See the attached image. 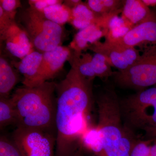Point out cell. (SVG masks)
Segmentation results:
<instances>
[{"mask_svg": "<svg viewBox=\"0 0 156 156\" xmlns=\"http://www.w3.org/2000/svg\"><path fill=\"white\" fill-rule=\"evenodd\" d=\"M56 83L55 156H74L80 136L91 126L89 117L93 101V80L81 74L75 65Z\"/></svg>", "mask_w": 156, "mask_h": 156, "instance_id": "1", "label": "cell"}, {"mask_svg": "<svg viewBox=\"0 0 156 156\" xmlns=\"http://www.w3.org/2000/svg\"><path fill=\"white\" fill-rule=\"evenodd\" d=\"M99 143L95 156H130L136 139L133 130L124 122L120 100L114 89H105L97 100Z\"/></svg>", "mask_w": 156, "mask_h": 156, "instance_id": "2", "label": "cell"}, {"mask_svg": "<svg viewBox=\"0 0 156 156\" xmlns=\"http://www.w3.org/2000/svg\"><path fill=\"white\" fill-rule=\"evenodd\" d=\"M56 83L45 82L39 86H23L11 97L17 115V127L37 128L56 134Z\"/></svg>", "mask_w": 156, "mask_h": 156, "instance_id": "3", "label": "cell"}, {"mask_svg": "<svg viewBox=\"0 0 156 156\" xmlns=\"http://www.w3.org/2000/svg\"><path fill=\"white\" fill-rule=\"evenodd\" d=\"M15 21L25 32L34 48L42 53L62 46L68 36L64 25L50 21L30 6L20 9Z\"/></svg>", "mask_w": 156, "mask_h": 156, "instance_id": "4", "label": "cell"}, {"mask_svg": "<svg viewBox=\"0 0 156 156\" xmlns=\"http://www.w3.org/2000/svg\"><path fill=\"white\" fill-rule=\"evenodd\" d=\"M125 124L134 131L156 128V86L120 100Z\"/></svg>", "mask_w": 156, "mask_h": 156, "instance_id": "5", "label": "cell"}, {"mask_svg": "<svg viewBox=\"0 0 156 156\" xmlns=\"http://www.w3.org/2000/svg\"><path fill=\"white\" fill-rule=\"evenodd\" d=\"M115 83L137 92L156 86V50L142 53L141 58L128 69L115 72Z\"/></svg>", "mask_w": 156, "mask_h": 156, "instance_id": "6", "label": "cell"}, {"mask_svg": "<svg viewBox=\"0 0 156 156\" xmlns=\"http://www.w3.org/2000/svg\"><path fill=\"white\" fill-rule=\"evenodd\" d=\"M11 139L22 156H55L56 134L37 128H16Z\"/></svg>", "mask_w": 156, "mask_h": 156, "instance_id": "7", "label": "cell"}, {"mask_svg": "<svg viewBox=\"0 0 156 156\" xmlns=\"http://www.w3.org/2000/svg\"><path fill=\"white\" fill-rule=\"evenodd\" d=\"M108 41L135 48L142 53L156 50V12L152 11L145 20L134 26L124 36Z\"/></svg>", "mask_w": 156, "mask_h": 156, "instance_id": "8", "label": "cell"}, {"mask_svg": "<svg viewBox=\"0 0 156 156\" xmlns=\"http://www.w3.org/2000/svg\"><path fill=\"white\" fill-rule=\"evenodd\" d=\"M88 49L105 56L112 67L117 69L118 71L128 69L137 62L142 55L135 48L125 47L107 40L95 42Z\"/></svg>", "mask_w": 156, "mask_h": 156, "instance_id": "9", "label": "cell"}, {"mask_svg": "<svg viewBox=\"0 0 156 156\" xmlns=\"http://www.w3.org/2000/svg\"><path fill=\"white\" fill-rule=\"evenodd\" d=\"M72 52L69 47L61 46L43 53L41 62L30 87H37L54 77L68 61Z\"/></svg>", "mask_w": 156, "mask_h": 156, "instance_id": "10", "label": "cell"}, {"mask_svg": "<svg viewBox=\"0 0 156 156\" xmlns=\"http://www.w3.org/2000/svg\"><path fill=\"white\" fill-rule=\"evenodd\" d=\"M1 41L5 44L8 53L14 57L22 59L34 51L32 44L25 31L15 20L0 29Z\"/></svg>", "mask_w": 156, "mask_h": 156, "instance_id": "11", "label": "cell"}, {"mask_svg": "<svg viewBox=\"0 0 156 156\" xmlns=\"http://www.w3.org/2000/svg\"><path fill=\"white\" fill-rule=\"evenodd\" d=\"M112 16L101 17L97 23L89 26L78 31L71 42L69 48L75 53H83V50L98 41L108 32V24Z\"/></svg>", "mask_w": 156, "mask_h": 156, "instance_id": "12", "label": "cell"}, {"mask_svg": "<svg viewBox=\"0 0 156 156\" xmlns=\"http://www.w3.org/2000/svg\"><path fill=\"white\" fill-rule=\"evenodd\" d=\"M43 53L37 50L31 52L19 62L12 61L14 68L23 76V86L30 87L38 71Z\"/></svg>", "mask_w": 156, "mask_h": 156, "instance_id": "13", "label": "cell"}, {"mask_svg": "<svg viewBox=\"0 0 156 156\" xmlns=\"http://www.w3.org/2000/svg\"><path fill=\"white\" fill-rule=\"evenodd\" d=\"M151 12L142 0H124L121 17L134 27L145 20Z\"/></svg>", "mask_w": 156, "mask_h": 156, "instance_id": "14", "label": "cell"}, {"mask_svg": "<svg viewBox=\"0 0 156 156\" xmlns=\"http://www.w3.org/2000/svg\"><path fill=\"white\" fill-rule=\"evenodd\" d=\"M19 80L18 74L11 62L1 53L0 56V98H8Z\"/></svg>", "mask_w": 156, "mask_h": 156, "instance_id": "15", "label": "cell"}, {"mask_svg": "<svg viewBox=\"0 0 156 156\" xmlns=\"http://www.w3.org/2000/svg\"><path fill=\"white\" fill-rule=\"evenodd\" d=\"M100 17L89 9L86 2H82L72 9L71 19L69 23L80 30L97 23Z\"/></svg>", "mask_w": 156, "mask_h": 156, "instance_id": "16", "label": "cell"}, {"mask_svg": "<svg viewBox=\"0 0 156 156\" xmlns=\"http://www.w3.org/2000/svg\"><path fill=\"white\" fill-rule=\"evenodd\" d=\"M64 1L49 6L40 11L47 19L61 25L70 23L72 17V9L63 4Z\"/></svg>", "mask_w": 156, "mask_h": 156, "instance_id": "17", "label": "cell"}, {"mask_svg": "<svg viewBox=\"0 0 156 156\" xmlns=\"http://www.w3.org/2000/svg\"><path fill=\"white\" fill-rule=\"evenodd\" d=\"M92 55L89 53H77L72 50L68 61L70 64L75 65L79 72L84 77L94 80L95 77L92 65Z\"/></svg>", "mask_w": 156, "mask_h": 156, "instance_id": "18", "label": "cell"}, {"mask_svg": "<svg viewBox=\"0 0 156 156\" xmlns=\"http://www.w3.org/2000/svg\"><path fill=\"white\" fill-rule=\"evenodd\" d=\"M17 113L11 98H0L1 129L11 125L17 127Z\"/></svg>", "mask_w": 156, "mask_h": 156, "instance_id": "19", "label": "cell"}, {"mask_svg": "<svg viewBox=\"0 0 156 156\" xmlns=\"http://www.w3.org/2000/svg\"><path fill=\"white\" fill-rule=\"evenodd\" d=\"M133 27L122 17L115 15L109 21L108 32L105 37V40L112 41L122 37Z\"/></svg>", "mask_w": 156, "mask_h": 156, "instance_id": "20", "label": "cell"}, {"mask_svg": "<svg viewBox=\"0 0 156 156\" xmlns=\"http://www.w3.org/2000/svg\"><path fill=\"white\" fill-rule=\"evenodd\" d=\"M92 65L96 77L107 79L112 77L115 72L105 56L98 53H95L92 56Z\"/></svg>", "mask_w": 156, "mask_h": 156, "instance_id": "21", "label": "cell"}, {"mask_svg": "<svg viewBox=\"0 0 156 156\" xmlns=\"http://www.w3.org/2000/svg\"><path fill=\"white\" fill-rule=\"evenodd\" d=\"M153 140L136 138L132 145L130 156H150L151 146Z\"/></svg>", "mask_w": 156, "mask_h": 156, "instance_id": "22", "label": "cell"}, {"mask_svg": "<svg viewBox=\"0 0 156 156\" xmlns=\"http://www.w3.org/2000/svg\"><path fill=\"white\" fill-rule=\"evenodd\" d=\"M0 156H22L11 138L2 135L0 138Z\"/></svg>", "mask_w": 156, "mask_h": 156, "instance_id": "23", "label": "cell"}, {"mask_svg": "<svg viewBox=\"0 0 156 156\" xmlns=\"http://www.w3.org/2000/svg\"><path fill=\"white\" fill-rule=\"evenodd\" d=\"M0 7L4 11L15 19L17 11L22 8L20 1L17 0H1Z\"/></svg>", "mask_w": 156, "mask_h": 156, "instance_id": "24", "label": "cell"}, {"mask_svg": "<svg viewBox=\"0 0 156 156\" xmlns=\"http://www.w3.org/2000/svg\"><path fill=\"white\" fill-rule=\"evenodd\" d=\"M86 3L89 9L98 17H105L110 15L107 13L102 0H88Z\"/></svg>", "mask_w": 156, "mask_h": 156, "instance_id": "25", "label": "cell"}, {"mask_svg": "<svg viewBox=\"0 0 156 156\" xmlns=\"http://www.w3.org/2000/svg\"><path fill=\"white\" fill-rule=\"evenodd\" d=\"M59 0H30L29 1L30 6L36 10L41 11L49 6L61 2Z\"/></svg>", "mask_w": 156, "mask_h": 156, "instance_id": "26", "label": "cell"}, {"mask_svg": "<svg viewBox=\"0 0 156 156\" xmlns=\"http://www.w3.org/2000/svg\"><path fill=\"white\" fill-rule=\"evenodd\" d=\"M82 2H83L80 0H70V1H64L63 4L69 9H72L76 6L80 5Z\"/></svg>", "mask_w": 156, "mask_h": 156, "instance_id": "27", "label": "cell"}, {"mask_svg": "<svg viewBox=\"0 0 156 156\" xmlns=\"http://www.w3.org/2000/svg\"><path fill=\"white\" fill-rule=\"evenodd\" d=\"M145 139L156 140V128L145 131Z\"/></svg>", "mask_w": 156, "mask_h": 156, "instance_id": "28", "label": "cell"}, {"mask_svg": "<svg viewBox=\"0 0 156 156\" xmlns=\"http://www.w3.org/2000/svg\"><path fill=\"white\" fill-rule=\"evenodd\" d=\"M150 156H156V140H153L151 145Z\"/></svg>", "mask_w": 156, "mask_h": 156, "instance_id": "29", "label": "cell"}, {"mask_svg": "<svg viewBox=\"0 0 156 156\" xmlns=\"http://www.w3.org/2000/svg\"><path fill=\"white\" fill-rule=\"evenodd\" d=\"M142 2L148 7L156 6V0H142Z\"/></svg>", "mask_w": 156, "mask_h": 156, "instance_id": "30", "label": "cell"}, {"mask_svg": "<svg viewBox=\"0 0 156 156\" xmlns=\"http://www.w3.org/2000/svg\"><path fill=\"white\" fill-rule=\"evenodd\" d=\"M74 156H84L83 150L82 149V147H80L76 151V153L75 154Z\"/></svg>", "mask_w": 156, "mask_h": 156, "instance_id": "31", "label": "cell"}]
</instances>
